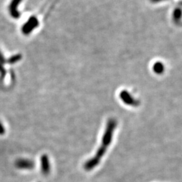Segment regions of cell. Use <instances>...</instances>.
Here are the masks:
<instances>
[{
    "instance_id": "obj_5",
    "label": "cell",
    "mask_w": 182,
    "mask_h": 182,
    "mask_svg": "<svg viewBox=\"0 0 182 182\" xmlns=\"http://www.w3.org/2000/svg\"><path fill=\"white\" fill-rule=\"evenodd\" d=\"M18 166L23 169H31L33 167V163L28 160H20L18 162Z\"/></svg>"
},
{
    "instance_id": "obj_4",
    "label": "cell",
    "mask_w": 182,
    "mask_h": 182,
    "mask_svg": "<svg viewBox=\"0 0 182 182\" xmlns=\"http://www.w3.org/2000/svg\"><path fill=\"white\" fill-rule=\"evenodd\" d=\"M42 162V171L43 174H47L49 172V163L48 158L47 156H43L41 158Z\"/></svg>"
},
{
    "instance_id": "obj_2",
    "label": "cell",
    "mask_w": 182,
    "mask_h": 182,
    "mask_svg": "<svg viewBox=\"0 0 182 182\" xmlns=\"http://www.w3.org/2000/svg\"><path fill=\"white\" fill-rule=\"evenodd\" d=\"M38 25V20L35 17H31L22 27V32L24 35H28Z\"/></svg>"
},
{
    "instance_id": "obj_6",
    "label": "cell",
    "mask_w": 182,
    "mask_h": 182,
    "mask_svg": "<svg viewBox=\"0 0 182 182\" xmlns=\"http://www.w3.org/2000/svg\"><path fill=\"white\" fill-rule=\"evenodd\" d=\"M4 133V127L2 126V124H1V123H0V134H2Z\"/></svg>"
},
{
    "instance_id": "obj_1",
    "label": "cell",
    "mask_w": 182,
    "mask_h": 182,
    "mask_svg": "<svg viewBox=\"0 0 182 182\" xmlns=\"http://www.w3.org/2000/svg\"><path fill=\"white\" fill-rule=\"evenodd\" d=\"M117 122L115 119H111L108 122V123L107 125L106 131L105 133V135L103 136L102 144L100 145V147L96 152V154L95 155L93 158L90 159V161H87L86 164L84 165V168L86 170L90 171L93 169V168L96 167L99 164L100 159L103 157V156L105 155V151H107V147L110 144L111 142L113 130L116 128Z\"/></svg>"
},
{
    "instance_id": "obj_3",
    "label": "cell",
    "mask_w": 182,
    "mask_h": 182,
    "mask_svg": "<svg viewBox=\"0 0 182 182\" xmlns=\"http://www.w3.org/2000/svg\"><path fill=\"white\" fill-rule=\"evenodd\" d=\"M21 1L22 0H13L9 5V12L12 17L14 18H18L19 16H20V13L18 11V6Z\"/></svg>"
}]
</instances>
